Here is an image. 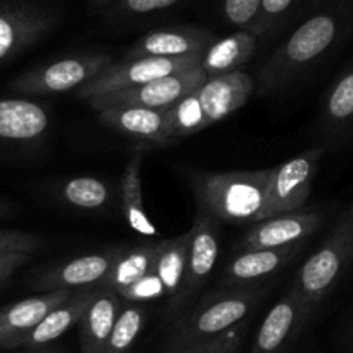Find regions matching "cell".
Wrapping results in <instances>:
<instances>
[{
  "label": "cell",
  "mask_w": 353,
  "mask_h": 353,
  "mask_svg": "<svg viewBox=\"0 0 353 353\" xmlns=\"http://www.w3.org/2000/svg\"><path fill=\"white\" fill-rule=\"evenodd\" d=\"M30 353H63L59 348H49V346H42V348H35Z\"/></svg>",
  "instance_id": "cell-39"
},
{
  "label": "cell",
  "mask_w": 353,
  "mask_h": 353,
  "mask_svg": "<svg viewBox=\"0 0 353 353\" xmlns=\"http://www.w3.org/2000/svg\"><path fill=\"white\" fill-rule=\"evenodd\" d=\"M56 194L71 208L88 213L106 212L113 203V188L97 176H74L61 182Z\"/></svg>",
  "instance_id": "cell-26"
},
{
  "label": "cell",
  "mask_w": 353,
  "mask_h": 353,
  "mask_svg": "<svg viewBox=\"0 0 353 353\" xmlns=\"http://www.w3.org/2000/svg\"><path fill=\"white\" fill-rule=\"evenodd\" d=\"M18 212L16 206L12 203L6 201V199H0V219H6V216H11Z\"/></svg>",
  "instance_id": "cell-37"
},
{
  "label": "cell",
  "mask_w": 353,
  "mask_h": 353,
  "mask_svg": "<svg viewBox=\"0 0 353 353\" xmlns=\"http://www.w3.org/2000/svg\"><path fill=\"white\" fill-rule=\"evenodd\" d=\"M125 246H111L106 250L87 253L64 263L54 265L32 281L33 288L40 291L83 290L96 288L111 270Z\"/></svg>",
  "instance_id": "cell-14"
},
{
  "label": "cell",
  "mask_w": 353,
  "mask_h": 353,
  "mask_svg": "<svg viewBox=\"0 0 353 353\" xmlns=\"http://www.w3.org/2000/svg\"><path fill=\"white\" fill-rule=\"evenodd\" d=\"M145 321L148 312L141 303L123 301L103 353H127L141 336Z\"/></svg>",
  "instance_id": "cell-28"
},
{
  "label": "cell",
  "mask_w": 353,
  "mask_h": 353,
  "mask_svg": "<svg viewBox=\"0 0 353 353\" xmlns=\"http://www.w3.org/2000/svg\"><path fill=\"white\" fill-rule=\"evenodd\" d=\"M182 0H117L111 14L114 18H141L152 12L175 8Z\"/></svg>",
  "instance_id": "cell-34"
},
{
  "label": "cell",
  "mask_w": 353,
  "mask_h": 353,
  "mask_svg": "<svg viewBox=\"0 0 353 353\" xmlns=\"http://www.w3.org/2000/svg\"><path fill=\"white\" fill-rule=\"evenodd\" d=\"M272 168L248 172H184L198 205V212L206 213L216 222L246 225L265 219V199Z\"/></svg>",
  "instance_id": "cell-2"
},
{
  "label": "cell",
  "mask_w": 353,
  "mask_h": 353,
  "mask_svg": "<svg viewBox=\"0 0 353 353\" xmlns=\"http://www.w3.org/2000/svg\"><path fill=\"white\" fill-rule=\"evenodd\" d=\"M73 291H46L0 308V350L19 348L23 339L46 319L50 310L66 301Z\"/></svg>",
  "instance_id": "cell-16"
},
{
  "label": "cell",
  "mask_w": 353,
  "mask_h": 353,
  "mask_svg": "<svg viewBox=\"0 0 353 353\" xmlns=\"http://www.w3.org/2000/svg\"><path fill=\"white\" fill-rule=\"evenodd\" d=\"M260 37L251 30H237L230 35L216 37L212 46L203 50L201 68L206 77H220V74L243 71L246 63L253 57Z\"/></svg>",
  "instance_id": "cell-22"
},
{
  "label": "cell",
  "mask_w": 353,
  "mask_h": 353,
  "mask_svg": "<svg viewBox=\"0 0 353 353\" xmlns=\"http://www.w3.org/2000/svg\"><path fill=\"white\" fill-rule=\"evenodd\" d=\"M99 118L106 127L113 128L125 137L137 141L151 142V144H172L175 142L172 128H170L168 113L148 108H108L99 111Z\"/></svg>",
  "instance_id": "cell-19"
},
{
  "label": "cell",
  "mask_w": 353,
  "mask_h": 353,
  "mask_svg": "<svg viewBox=\"0 0 353 353\" xmlns=\"http://www.w3.org/2000/svg\"><path fill=\"white\" fill-rule=\"evenodd\" d=\"M166 113H168L170 128H172L175 139L189 137V135H194L206 128L205 111H203L198 90L182 97Z\"/></svg>",
  "instance_id": "cell-29"
},
{
  "label": "cell",
  "mask_w": 353,
  "mask_h": 353,
  "mask_svg": "<svg viewBox=\"0 0 353 353\" xmlns=\"http://www.w3.org/2000/svg\"><path fill=\"white\" fill-rule=\"evenodd\" d=\"M353 263V203L338 216L321 246L307 258L291 286L301 294L314 314L339 286Z\"/></svg>",
  "instance_id": "cell-4"
},
{
  "label": "cell",
  "mask_w": 353,
  "mask_h": 353,
  "mask_svg": "<svg viewBox=\"0 0 353 353\" xmlns=\"http://www.w3.org/2000/svg\"><path fill=\"white\" fill-rule=\"evenodd\" d=\"M32 260V254L21 251H0V288L6 286L12 274Z\"/></svg>",
  "instance_id": "cell-36"
},
{
  "label": "cell",
  "mask_w": 353,
  "mask_h": 353,
  "mask_svg": "<svg viewBox=\"0 0 353 353\" xmlns=\"http://www.w3.org/2000/svg\"><path fill=\"white\" fill-rule=\"evenodd\" d=\"M314 315L307 301L291 286L265 315L250 353H288Z\"/></svg>",
  "instance_id": "cell-12"
},
{
  "label": "cell",
  "mask_w": 353,
  "mask_h": 353,
  "mask_svg": "<svg viewBox=\"0 0 353 353\" xmlns=\"http://www.w3.org/2000/svg\"><path fill=\"white\" fill-rule=\"evenodd\" d=\"M319 128L327 142H338L353 132V61L346 64L322 96Z\"/></svg>",
  "instance_id": "cell-20"
},
{
  "label": "cell",
  "mask_w": 353,
  "mask_h": 353,
  "mask_svg": "<svg viewBox=\"0 0 353 353\" xmlns=\"http://www.w3.org/2000/svg\"><path fill=\"white\" fill-rule=\"evenodd\" d=\"M261 0H222V16L230 26L237 30H253L260 12Z\"/></svg>",
  "instance_id": "cell-31"
},
{
  "label": "cell",
  "mask_w": 353,
  "mask_h": 353,
  "mask_svg": "<svg viewBox=\"0 0 353 353\" xmlns=\"http://www.w3.org/2000/svg\"><path fill=\"white\" fill-rule=\"evenodd\" d=\"M244 334H246V325L241 322L223 334L189 346L179 353H237L244 341Z\"/></svg>",
  "instance_id": "cell-32"
},
{
  "label": "cell",
  "mask_w": 353,
  "mask_h": 353,
  "mask_svg": "<svg viewBox=\"0 0 353 353\" xmlns=\"http://www.w3.org/2000/svg\"><path fill=\"white\" fill-rule=\"evenodd\" d=\"M97 291H99L97 288L74 290L73 294L66 301H63L54 310H50L46 315V319L23 339L21 346L35 350L42 348V346H49L50 343L59 339L64 332H68L73 325L80 322L88 305L92 303Z\"/></svg>",
  "instance_id": "cell-21"
},
{
  "label": "cell",
  "mask_w": 353,
  "mask_h": 353,
  "mask_svg": "<svg viewBox=\"0 0 353 353\" xmlns=\"http://www.w3.org/2000/svg\"><path fill=\"white\" fill-rule=\"evenodd\" d=\"M220 253L219 222L206 213L198 212L191 227V243H189L185 269L179 291L168 300L165 315L168 321H175L191 308L198 294L205 288L206 281L215 269Z\"/></svg>",
  "instance_id": "cell-6"
},
{
  "label": "cell",
  "mask_w": 353,
  "mask_h": 353,
  "mask_svg": "<svg viewBox=\"0 0 353 353\" xmlns=\"http://www.w3.org/2000/svg\"><path fill=\"white\" fill-rule=\"evenodd\" d=\"M325 151V145H319L272 166L265 199V219L303 208Z\"/></svg>",
  "instance_id": "cell-11"
},
{
  "label": "cell",
  "mask_w": 353,
  "mask_h": 353,
  "mask_svg": "<svg viewBox=\"0 0 353 353\" xmlns=\"http://www.w3.org/2000/svg\"><path fill=\"white\" fill-rule=\"evenodd\" d=\"M46 248V241L40 236L25 230L0 229V251H21V253H39Z\"/></svg>",
  "instance_id": "cell-35"
},
{
  "label": "cell",
  "mask_w": 353,
  "mask_h": 353,
  "mask_svg": "<svg viewBox=\"0 0 353 353\" xmlns=\"http://www.w3.org/2000/svg\"><path fill=\"white\" fill-rule=\"evenodd\" d=\"M90 2H94V4H106L110 0H90Z\"/></svg>",
  "instance_id": "cell-40"
},
{
  "label": "cell",
  "mask_w": 353,
  "mask_h": 353,
  "mask_svg": "<svg viewBox=\"0 0 353 353\" xmlns=\"http://www.w3.org/2000/svg\"><path fill=\"white\" fill-rule=\"evenodd\" d=\"M120 298L123 301H130V303H145V301H156L166 298V293L165 286H163L158 274L154 272V267H152V270H149L145 276H142L132 286L121 291Z\"/></svg>",
  "instance_id": "cell-33"
},
{
  "label": "cell",
  "mask_w": 353,
  "mask_h": 353,
  "mask_svg": "<svg viewBox=\"0 0 353 353\" xmlns=\"http://www.w3.org/2000/svg\"><path fill=\"white\" fill-rule=\"evenodd\" d=\"M50 111L28 97L0 99V165L39 154L49 139Z\"/></svg>",
  "instance_id": "cell-5"
},
{
  "label": "cell",
  "mask_w": 353,
  "mask_h": 353,
  "mask_svg": "<svg viewBox=\"0 0 353 353\" xmlns=\"http://www.w3.org/2000/svg\"><path fill=\"white\" fill-rule=\"evenodd\" d=\"M189 243H191V230L182 236L172 239L159 241L158 253L154 258V272L165 286L166 298H172L179 291L185 269Z\"/></svg>",
  "instance_id": "cell-27"
},
{
  "label": "cell",
  "mask_w": 353,
  "mask_h": 353,
  "mask_svg": "<svg viewBox=\"0 0 353 353\" xmlns=\"http://www.w3.org/2000/svg\"><path fill=\"white\" fill-rule=\"evenodd\" d=\"M57 23L56 9L39 0H0V63L35 46Z\"/></svg>",
  "instance_id": "cell-10"
},
{
  "label": "cell",
  "mask_w": 353,
  "mask_h": 353,
  "mask_svg": "<svg viewBox=\"0 0 353 353\" xmlns=\"http://www.w3.org/2000/svg\"><path fill=\"white\" fill-rule=\"evenodd\" d=\"M158 244L159 243H145L137 244V246H125L110 272L96 286L97 290L113 291V293L120 294L121 291L132 286L135 281L152 270L156 253H158Z\"/></svg>",
  "instance_id": "cell-25"
},
{
  "label": "cell",
  "mask_w": 353,
  "mask_h": 353,
  "mask_svg": "<svg viewBox=\"0 0 353 353\" xmlns=\"http://www.w3.org/2000/svg\"><path fill=\"white\" fill-rule=\"evenodd\" d=\"M111 63V57L103 52L68 56L26 71L12 81L11 88L25 97H43L80 90Z\"/></svg>",
  "instance_id": "cell-7"
},
{
  "label": "cell",
  "mask_w": 353,
  "mask_h": 353,
  "mask_svg": "<svg viewBox=\"0 0 353 353\" xmlns=\"http://www.w3.org/2000/svg\"><path fill=\"white\" fill-rule=\"evenodd\" d=\"M353 32V0H332L305 19L258 70V94L276 96L327 59Z\"/></svg>",
  "instance_id": "cell-1"
},
{
  "label": "cell",
  "mask_w": 353,
  "mask_h": 353,
  "mask_svg": "<svg viewBox=\"0 0 353 353\" xmlns=\"http://www.w3.org/2000/svg\"><path fill=\"white\" fill-rule=\"evenodd\" d=\"M307 243L270 250H246L234 256L223 270L220 286H261L265 279L284 270Z\"/></svg>",
  "instance_id": "cell-15"
},
{
  "label": "cell",
  "mask_w": 353,
  "mask_h": 353,
  "mask_svg": "<svg viewBox=\"0 0 353 353\" xmlns=\"http://www.w3.org/2000/svg\"><path fill=\"white\" fill-rule=\"evenodd\" d=\"M206 80H208V77H206L205 70L201 66H196L192 70L158 78V80L148 81V83L137 85V87L121 88V90L92 97L87 103L96 111L128 106L168 111L182 97L198 90Z\"/></svg>",
  "instance_id": "cell-9"
},
{
  "label": "cell",
  "mask_w": 353,
  "mask_h": 353,
  "mask_svg": "<svg viewBox=\"0 0 353 353\" xmlns=\"http://www.w3.org/2000/svg\"><path fill=\"white\" fill-rule=\"evenodd\" d=\"M329 2H332V0H308V6H310V9L317 11V9H321V8H324V6H327Z\"/></svg>",
  "instance_id": "cell-38"
},
{
  "label": "cell",
  "mask_w": 353,
  "mask_h": 353,
  "mask_svg": "<svg viewBox=\"0 0 353 353\" xmlns=\"http://www.w3.org/2000/svg\"><path fill=\"white\" fill-rule=\"evenodd\" d=\"M254 90V83L244 71L212 77L198 88V96L205 111L206 128L225 120L239 111Z\"/></svg>",
  "instance_id": "cell-18"
},
{
  "label": "cell",
  "mask_w": 353,
  "mask_h": 353,
  "mask_svg": "<svg viewBox=\"0 0 353 353\" xmlns=\"http://www.w3.org/2000/svg\"><path fill=\"white\" fill-rule=\"evenodd\" d=\"M216 35L201 26H173L161 28L142 35L128 49L125 59L135 57H181L199 54L212 46Z\"/></svg>",
  "instance_id": "cell-17"
},
{
  "label": "cell",
  "mask_w": 353,
  "mask_h": 353,
  "mask_svg": "<svg viewBox=\"0 0 353 353\" xmlns=\"http://www.w3.org/2000/svg\"><path fill=\"white\" fill-rule=\"evenodd\" d=\"M300 4L301 0H261L260 12L251 32L256 33L260 39L277 32Z\"/></svg>",
  "instance_id": "cell-30"
},
{
  "label": "cell",
  "mask_w": 353,
  "mask_h": 353,
  "mask_svg": "<svg viewBox=\"0 0 353 353\" xmlns=\"http://www.w3.org/2000/svg\"><path fill=\"white\" fill-rule=\"evenodd\" d=\"M324 223V213L319 210H296L253 223L237 243V250H270L307 243L312 234Z\"/></svg>",
  "instance_id": "cell-13"
},
{
  "label": "cell",
  "mask_w": 353,
  "mask_h": 353,
  "mask_svg": "<svg viewBox=\"0 0 353 353\" xmlns=\"http://www.w3.org/2000/svg\"><path fill=\"white\" fill-rule=\"evenodd\" d=\"M201 57L203 52L181 57H135V59L111 63L92 81H88L85 87L77 90V96L78 99L88 101L103 94L121 90V88L137 87V85L148 83L158 78L182 73V71L201 66Z\"/></svg>",
  "instance_id": "cell-8"
},
{
  "label": "cell",
  "mask_w": 353,
  "mask_h": 353,
  "mask_svg": "<svg viewBox=\"0 0 353 353\" xmlns=\"http://www.w3.org/2000/svg\"><path fill=\"white\" fill-rule=\"evenodd\" d=\"M148 152V145L139 144L132 151L130 159L121 175V212L128 225L139 232L141 236L152 237L156 236V227L152 225L148 212L144 208V199H142V159Z\"/></svg>",
  "instance_id": "cell-24"
},
{
  "label": "cell",
  "mask_w": 353,
  "mask_h": 353,
  "mask_svg": "<svg viewBox=\"0 0 353 353\" xmlns=\"http://www.w3.org/2000/svg\"><path fill=\"white\" fill-rule=\"evenodd\" d=\"M123 300L113 291H97L78 322L80 353H103Z\"/></svg>",
  "instance_id": "cell-23"
},
{
  "label": "cell",
  "mask_w": 353,
  "mask_h": 353,
  "mask_svg": "<svg viewBox=\"0 0 353 353\" xmlns=\"http://www.w3.org/2000/svg\"><path fill=\"white\" fill-rule=\"evenodd\" d=\"M267 296L261 286H219L173 321L163 353H179L241 324Z\"/></svg>",
  "instance_id": "cell-3"
}]
</instances>
